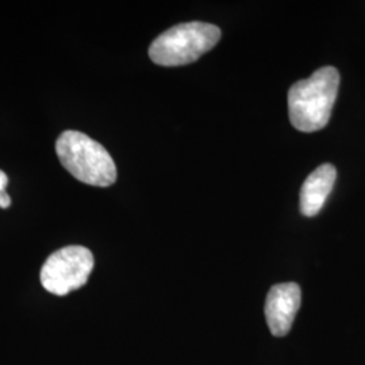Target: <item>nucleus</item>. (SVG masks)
<instances>
[{
	"mask_svg": "<svg viewBox=\"0 0 365 365\" xmlns=\"http://www.w3.org/2000/svg\"><path fill=\"white\" fill-rule=\"evenodd\" d=\"M339 86V71L333 66H324L310 78L295 83L288 92V113L292 126L303 133L324 129L336 103Z\"/></svg>",
	"mask_w": 365,
	"mask_h": 365,
	"instance_id": "obj_1",
	"label": "nucleus"
},
{
	"mask_svg": "<svg viewBox=\"0 0 365 365\" xmlns=\"http://www.w3.org/2000/svg\"><path fill=\"white\" fill-rule=\"evenodd\" d=\"M60 163L78 182L95 187H110L117 180V167L105 148L87 134L64 131L57 143Z\"/></svg>",
	"mask_w": 365,
	"mask_h": 365,
	"instance_id": "obj_2",
	"label": "nucleus"
},
{
	"mask_svg": "<svg viewBox=\"0 0 365 365\" xmlns=\"http://www.w3.org/2000/svg\"><path fill=\"white\" fill-rule=\"evenodd\" d=\"M221 39V30L205 22H188L170 27L149 48L150 60L163 66L194 63L211 51Z\"/></svg>",
	"mask_w": 365,
	"mask_h": 365,
	"instance_id": "obj_3",
	"label": "nucleus"
},
{
	"mask_svg": "<svg viewBox=\"0 0 365 365\" xmlns=\"http://www.w3.org/2000/svg\"><path fill=\"white\" fill-rule=\"evenodd\" d=\"M93 264L92 252L86 247L58 249L42 265L41 284L53 295L66 297L88 282Z\"/></svg>",
	"mask_w": 365,
	"mask_h": 365,
	"instance_id": "obj_4",
	"label": "nucleus"
},
{
	"mask_svg": "<svg viewBox=\"0 0 365 365\" xmlns=\"http://www.w3.org/2000/svg\"><path fill=\"white\" fill-rule=\"evenodd\" d=\"M300 302L302 292L297 283L276 284L269 289L265 300V318L274 336H287L299 310Z\"/></svg>",
	"mask_w": 365,
	"mask_h": 365,
	"instance_id": "obj_5",
	"label": "nucleus"
},
{
	"mask_svg": "<svg viewBox=\"0 0 365 365\" xmlns=\"http://www.w3.org/2000/svg\"><path fill=\"white\" fill-rule=\"evenodd\" d=\"M337 179V170L331 164H324L310 173L300 191V212L306 217L317 215L324 207Z\"/></svg>",
	"mask_w": 365,
	"mask_h": 365,
	"instance_id": "obj_6",
	"label": "nucleus"
},
{
	"mask_svg": "<svg viewBox=\"0 0 365 365\" xmlns=\"http://www.w3.org/2000/svg\"><path fill=\"white\" fill-rule=\"evenodd\" d=\"M11 206V197L4 191L0 194V209H7Z\"/></svg>",
	"mask_w": 365,
	"mask_h": 365,
	"instance_id": "obj_7",
	"label": "nucleus"
},
{
	"mask_svg": "<svg viewBox=\"0 0 365 365\" xmlns=\"http://www.w3.org/2000/svg\"><path fill=\"white\" fill-rule=\"evenodd\" d=\"M7 184H9V178H7V175H6L3 170H0V194L6 191Z\"/></svg>",
	"mask_w": 365,
	"mask_h": 365,
	"instance_id": "obj_8",
	"label": "nucleus"
}]
</instances>
